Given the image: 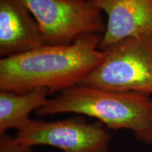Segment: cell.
Wrapping results in <instances>:
<instances>
[{
  "mask_svg": "<svg viewBox=\"0 0 152 152\" xmlns=\"http://www.w3.org/2000/svg\"><path fill=\"white\" fill-rule=\"evenodd\" d=\"M102 35H87L67 45H44L0 60V90L24 93L47 88L51 93L79 85L104 59Z\"/></svg>",
  "mask_w": 152,
  "mask_h": 152,
  "instance_id": "obj_1",
  "label": "cell"
},
{
  "mask_svg": "<svg viewBox=\"0 0 152 152\" xmlns=\"http://www.w3.org/2000/svg\"><path fill=\"white\" fill-rule=\"evenodd\" d=\"M75 113L97 119L108 130H128L138 142L152 144V97L75 85L59 92L36 111L38 116Z\"/></svg>",
  "mask_w": 152,
  "mask_h": 152,
  "instance_id": "obj_2",
  "label": "cell"
},
{
  "mask_svg": "<svg viewBox=\"0 0 152 152\" xmlns=\"http://www.w3.org/2000/svg\"><path fill=\"white\" fill-rule=\"evenodd\" d=\"M104 52L102 63L80 85L152 94V36L126 38Z\"/></svg>",
  "mask_w": 152,
  "mask_h": 152,
  "instance_id": "obj_3",
  "label": "cell"
},
{
  "mask_svg": "<svg viewBox=\"0 0 152 152\" xmlns=\"http://www.w3.org/2000/svg\"><path fill=\"white\" fill-rule=\"evenodd\" d=\"M37 20L45 45H67L106 30L102 11L91 1L20 0Z\"/></svg>",
  "mask_w": 152,
  "mask_h": 152,
  "instance_id": "obj_4",
  "label": "cell"
},
{
  "mask_svg": "<svg viewBox=\"0 0 152 152\" xmlns=\"http://www.w3.org/2000/svg\"><path fill=\"white\" fill-rule=\"evenodd\" d=\"M15 140L33 147L47 146L63 152H111V135L102 123H90L75 116L57 121L31 119L17 130Z\"/></svg>",
  "mask_w": 152,
  "mask_h": 152,
  "instance_id": "obj_5",
  "label": "cell"
},
{
  "mask_svg": "<svg viewBox=\"0 0 152 152\" xmlns=\"http://www.w3.org/2000/svg\"><path fill=\"white\" fill-rule=\"evenodd\" d=\"M107 17L99 49L129 37L152 36V0H92Z\"/></svg>",
  "mask_w": 152,
  "mask_h": 152,
  "instance_id": "obj_6",
  "label": "cell"
},
{
  "mask_svg": "<svg viewBox=\"0 0 152 152\" xmlns=\"http://www.w3.org/2000/svg\"><path fill=\"white\" fill-rule=\"evenodd\" d=\"M44 45L39 25L23 3L0 0V56H14Z\"/></svg>",
  "mask_w": 152,
  "mask_h": 152,
  "instance_id": "obj_7",
  "label": "cell"
},
{
  "mask_svg": "<svg viewBox=\"0 0 152 152\" xmlns=\"http://www.w3.org/2000/svg\"><path fill=\"white\" fill-rule=\"evenodd\" d=\"M50 91L37 88L24 93L0 90V135L11 129L20 130L30 122V114L47 103Z\"/></svg>",
  "mask_w": 152,
  "mask_h": 152,
  "instance_id": "obj_8",
  "label": "cell"
},
{
  "mask_svg": "<svg viewBox=\"0 0 152 152\" xmlns=\"http://www.w3.org/2000/svg\"><path fill=\"white\" fill-rule=\"evenodd\" d=\"M0 152H35L33 147L23 145L15 140L14 137L6 134L0 135Z\"/></svg>",
  "mask_w": 152,
  "mask_h": 152,
  "instance_id": "obj_9",
  "label": "cell"
},
{
  "mask_svg": "<svg viewBox=\"0 0 152 152\" xmlns=\"http://www.w3.org/2000/svg\"><path fill=\"white\" fill-rule=\"evenodd\" d=\"M84 1H92V0H84Z\"/></svg>",
  "mask_w": 152,
  "mask_h": 152,
  "instance_id": "obj_10",
  "label": "cell"
}]
</instances>
